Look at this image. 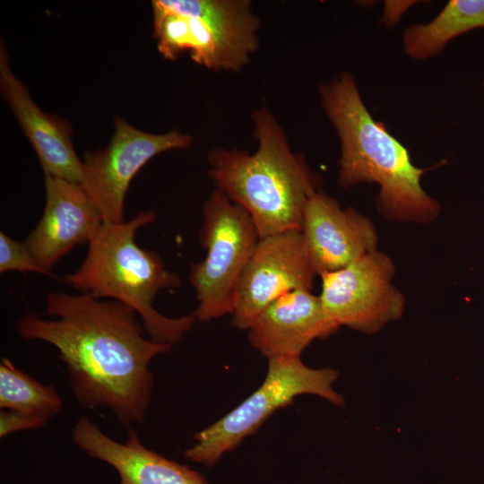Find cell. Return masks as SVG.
Listing matches in <instances>:
<instances>
[{"label":"cell","instance_id":"obj_13","mask_svg":"<svg viewBox=\"0 0 484 484\" xmlns=\"http://www.w3.org/2000/svg\"><path fill=\"white\" fill-rule=\"evenodd\" d=\"M341 326L325 312L311 290L288 292L267 306L248 329L251 345L269 359L300 357L315 340Z\"/></svg>","mask_w":484,"mask_h":484},{"label":"cell","instance_id":"obj_17","mask_svg":"<svg viewBox=\"0 0 484 484\" xmlns=\"http://www.w3.org/2000/svg\"><path fill=\"white\" fill-rule=\"evenodd\" d=\"M63 402L56 389L17 368L8 359L0 363V408L42 417L48 421Z\"/></svg>","mask_w":484,"mask_h":484},{"label":"cell","instance_id":"obj_7","mask_svg":"<svg viewBox=\"0 0 484 484\" xmlns=\"http://www.w3.org/2000/svg\"><path fill=\"white\" fill-rule=\"evenodd\" d=\"M203 215L200 241L206 256L192 265L189 281L198 299L194 315L209 322L232 313L238 281L260 238L246 211L218 189Z\"/></svg>","mask_w":484,"mask_h":484},{"label":"cell","instance_id":"obj_4","mask_svg":"<svg viewBox=\"0 0 484 484\" xmlns=\"http://www.w3.org/2000/svg\"><path fill=\"white\" fill-rule=\"evenodd\" d=\"M156 213L144 211L130 220L103 223L91 240L79 268L65 276L66 285L96 298H110L135 310L150 339L174 344L197 321L193 314L168 317L155 309L160 290L180 286L181 281L169 271L155 251L135 241L138 229L153 222Z\"/></svg>","mask_w":484,"mask_h":484},{"label":"cell","instance_id":"obj_10","mask_svg":"<svg viewBox=\"0 0 484 484\" xmlns=\"http://www.w3.org/2000/svg\"><path fill=\"white\" fill-rule=\"evenodd\" d=\"M315 275L301 230L261 238L238 281L231 324L248 330L281 296L311 290Z\"/></svg>","mask_w":484,"mask_h":484},{"label":"cell","instance_id":"obj_19","mask_svg":"<svg viewBox=\"0 0 484 484\" xmlns=\"http://www.w3.org/2000/svg\"><path fill=\"white\" fill-rule=\"evenodd\" d=\"M48 419L14 411L2 410L0 412V436L22 430L35 429L45 426Z\"/></svg>","mask_w":484,"mask_h":484},{"label":"cell","instance_id":"obj_8","mask_svg":"<svg viewBox=\"0 0 484 484\" xmlns=\"http://www.w3.org/2000/svg\"><path fill=\"white\" fill-rule=\"evenodd\" d=\"M395 266L375 250L346 267L320 275V298L327 315L340 326L374 334L404 312L405 298L393 284Z\"/></svg>","mask_w":484,"mask_h":484},{"label":"cell","instance_id":"obj_20","mask_svg":"<svg viewBox=\"0 0 484 484\" xmlns=\"http://www.w3.org/2000/svg\"><path fill=\"white\" fill-rule=\"evenodd\" d=\"M416 2H393L387 1L385 4L384 15L382 21L385 26H392L399 21L403 13Z\"/></svg>","mask_w":484,"mask_h":484},{"label":"cell","instance_id":"obj_5","mask_svg":"<svg viewBox=\"0 0 484 484\" xmlns=\"http://www.w3.org/2000/svg\"><path fill=\"white\" fill-rule=\"evenodd\" d=\"M158 50L169 60L188 52L213 71H240L258 48L260 21L247 0L152 1Z\"/></svg>","mask_w":484,"mask_h":484},{"label":"cell","instance_id":"obj_16","mask_svg":"<svg viewBox=\"0 0 484 484\" xmlns=\"http://www.w3.org/2000/svg\"><path fill=\"white\" fill-rule=\"evenodd\" d=\"M484 27V0H450L428 23L408 27L402 36L405 53L425 60L439 54L457 36Z\"/></svg>","mask_w":484,"mask_h":484},{"label":"cell","instance_id":"obj_6","mask_svg":"<svg viewBox=\"0 0 484 484\" xmlns=\"http://www.w3.org/2000/svg\"><path fill=\"white\" fill-rule=\"evenodd\" d=\"M339 372L331 367L312 368L300 357L269 359L267 375L261 386L220 419L194 436L195 443L185 456L208 467L257 431L277 410L290 404L300 394L320 396L335 406L344 397L333 390Z\"/></svg>","mask_w":484,"mask_h":484},{"label":"cell","instance_id":"obj_9","mask_svg":"<svg viewBox=\"0 0 484 484\" xmlns=\"http://www.w3.org/2000/svg\"><path fill=\"white\" fill-rule=\"evenodd\" d=\"M114 122L115 133L108 145L85 154L81 186L103 220L122 222L125 194L135 174L161 152L188 148L192 137L177 130L146 133L122 117Z\"/></svg>","mask_w":484,"mask_h":484},{"label":"cell","instance_id":"obj_2","mask_svg":"<svg viewBox=\"0 0 484 484\" xmlns=\"http://www.w3.org/2000/svg\"><path fill=\"white\" fill-rule=\"evenodd\" d=\"M322 106L341 141L338 184L349 188L376 183V206L384 218L427 224L440 213L439 203L421 186L428 170L371 116L352 74L342 73L320 89Z\"/></svg>","mask_w":484,"mask_h":484},{"label":"cell","instance_id":"obj_12","mask_svg":"<svg viewBox=\"0 0 484 484\" xmlns=\"http://www.w3.org/2000/svg\"><path fill=\"white\" fill-rule=\"evenodd\" d=\"M301 232L318 275L342 269L377 249L372 220L353 208L341 209L321 191L306 205Z\"/></svg>","mask_w":484,"mask_h":484},{"label":"cell","instance_id":"obj_15","mask_svg":"<svg viewBox=\"0 0 484 484\" xmlns=\"http://www.w3.org/2000/svg\"><path fill=\"white\" fill-rule=\"evenodd\" d=\"M72 436L90 456L112 466L119 475V484H208L199 471L146 448L132 428L121 443L82 417L73 428Z\"/></svg>","mask_w":484,"mask_h":484},{"label":"cell","instance_id":"obj_3","mask_svg":"<svg viewBox=\"0 0 484 484\" xmlns=\"http://www.w3.org/2000/svg\"><path fill=\"white\" fill-rule=\"evenodd\" d=\"M252 119L257 150L213 149L208 154L209 176L218 190L246 211L260 238L301 230L306 205L318 191L320 177L291 151L266 108L255 110Z\"/></svg>","mask_w":484,"mask_h":484},{"label":"cell","instance_id":"obj_11","mask_svg":"<svg viewBox=\"0 0 484 484\" xmlns=\"http://www.w3.org/2000/svg\"><path fill=\"white\" fill-rule=\"evenodd\" d=\"M46 202L42 217L23 241L48 273L75 246L90 243L103 218L81 184L45 175Z\"/></svg>","mask_w":484,"mask_h":484},{"label":"cell","instance_id":"obj_18","mask_svg":"<svg viewBox=\"0 0 484 484\" xmlns=\"http://www.w3.org/2000/svg\"><path fill=\"white\" fill-rule=\"evenodd\" d=\"M36 272L53 276L35 261L24 242L17 241L0 232V272Z\"/></svg>","mask_w":484,"mask_h":484},{"label":"cell","instance_id":"obj_1","mask_svg":"<svg viewBox=\"0 0 484 484\" xmlns=\"http://www.w3.org/2000/svg\"><path fill=\"white\" fill-rule=\"evenodd\" d=\"M46 308L55 319L25 315L18 335L57 350L84 409L107 407L127 427L143 423L153 385L150 363L172 345L147 339L135 310L117 300L51 291Z\"/></svg>","mask_w":484,"mask_h":484},{"label":"cell","instance_id":"obj_14","mask_svg":"<svg viewBox=\"0 0 484 484\" xmlns=\"http://www.w3.org/2000/svg\"><path fill=\"white\" fill-rule=\"evenodd\" d=\"M0 90L34 148L45 175L81 184L82 160L77 156L70 125L44 112L13 74L3 41L0 47Z\"/></svg>","mask_w":484,"mask_h":484}]
</instances>
